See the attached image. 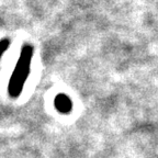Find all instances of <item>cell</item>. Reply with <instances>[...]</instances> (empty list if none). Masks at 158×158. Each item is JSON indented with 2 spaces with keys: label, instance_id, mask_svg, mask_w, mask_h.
<instances>
[{
  "label": "cell",
  "instance_id": "6da1fadb",
  "mask_svg": "<svg viewBox=\"0 0 158 158\" xmlns=\"http://www.w3.org/2000/svg\"><path fill=\"white\" fill-rule=\"evenodd\" d=\"M33 53H34V48L32 45L25 43L21 49L20 57L15 64L13 73L10 77L9 84H8V94L11 98H19L20 94H22L24 84L31 72Z\"/></svg>",
  "mask_w": 158,
  "mask_h": 158
},
{
  "label": "cell",
  "instance_id": "3957f363",
  "mask_svg": "<svg viewBox=\"0 0 158 158\" xmlns=\"http://www.w3.org/2000/svg\"><path fill=\"white\" fill-rule=\"evenodd\" d=\"M10 40L5 37V39L0 40V58L2 57V55L5 54V52L10 47Z\"/></svg>",
  "mask_w": 158,
  "mask_h": 158
},
{
  "label": "cell",
  "instance_id": "7a4b0ae2",
  "mask_svg": "<svg viewBox=\"0 0 158 158\" xmlns=\"http://www.w3.org/2000/svg\"><path fill=\"white\" fill-rule=\"evenodd\" d=\"M54 106L55 109L59 113L68 114L73 110V101L67 94H58L54 99Z\"/></svg>",
  "mask_w": 158,
  "mask_h": 158
}]
</instances>
